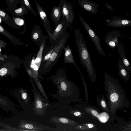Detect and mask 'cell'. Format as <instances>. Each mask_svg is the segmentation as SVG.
Listing matches in <instances>:
<instances>
[{"label": "cell", "instance_id": "obj_15", "mask_svg": "<svg viewBox=\"0 0 131 131\" xmlns=\"http://www.w3.org/2000/svg\"><path fill=\"white\" fill-rule=\"evenodd\" d=\"M48 37V36H46L43 37L41 44L40 46L39 50L35 59V64L37 65L39 68L41 63L43 52L46 45V41Z\"/></svg>", "mask_w": 131, "mask_h": 131}, {"label": "cell", "instance_id": "obj_2", "mask_svg": "<svg viewBox=\"0 0 131 131\" xmlns=\"http://www.w3.org/2000/svg\"><path fill=\"white\" fill-rule=\"evenodd\" d=\"M105 88L107 93L108 110L115 113L118 109L123 108L127 103L124 90L112 77L105 72L104 74Z\"/></svg>", "mask_w": 131, "mask_h": 131}, {"label": "cell", "instance_id": "obj_17", "mask_svg": "<svg viewBox=\"0 0 131 131\" xmlns=\"http://www.w3.org/2000/svg\"><path fill=\"white\" fill-rule=\"evenodd\" d=\"M118 67L119 75L127 82L129 79V73L120 59L118 61Z\"/></svg>", "mask_w": 131, "mask_h": 131}, {"label": "cell", "instance_id": "obj_10", "mask_svg": "<svg viewBox=\"0 0 131 131\" xmlns=\"http://www.w3.org/2000/svg\"><path fill=\"white\" fill-rule=\"evenodd\" d=\"M121 34L120 32L116 30L111 31L106 34L104 41L110 48L114 49L119 44L118 39Z\"/></svg>", "mask_w": 131, "mask_h": 131}, {"label": "cell", "instance_id": "obj_4", "mask_svg": "<svg viewBox=\"0 0 131 131\" xmlns=\"http://www.w3.org/2000/svg\"><path fill=\"white\" fill-rule=\"evenodd\" d=\"M66 32L58 41L49 59L41 64L38 73L44 74L49 73L58 61L62 53L69 37Z\"/></svg>", "mask_w": 131, "mask_h": 131}, {"label": "cell", "instance_id": "obj_16", "mask_svg": "<svg viewBox=\"0 0 131 131\" xmlns=\"http://www.w3.org/2000/svg\"><path fill=\"white\" fill-rule=\"evenodd\" d=\"M63 50H64V63H72L75 66L76 65L74 61L72 52L69 45L65 47Z\"/></svg>", "mask_w": 131, "mask_h": 131}, {"label": "cell", "instance_id": "obj_13", "mask_svg": "<svg viewBox=\"0 0 131 131\" xmlns=\"http://www.w3.org/2000/svg\"><path fill=\"white\" fill-rule=\"evenodd\" d=\"M117 47L119 56L122 59V61L124 65L131 73V64L126 55L123 44L122 43H120Z\"/></svg>", "mask_w": 131, "mask_h": 131}, {"label": "cell", "instance_id": "obj_22", "mask_svg": "<svg viewBox=\"0 0 131 131\" xmlns=\"http://www.w3.org/2000/svg\"><path fill=\"white\" fill-rule=\"evenodd\" d=\"M9 7L11 10L17 8L18 4L19 3V0H5Z\"/></svg>", "mask_w": 131, "mask_h": 131}, {"label": "cell", "instance_id": "obj_7", "mask_svg": "<svg viewBox=\"0 0 131 131\" xmlns=\"http://www.w3.org/2000/svg\"><path fill=\"white\" fill-rule=\"evenodd\" d=\"M61 9L62 17H66L67 26H70L73 19V14L71 3L66 0H60L59 3Z\"/></svg>", "mask_w": 131, "mask_h": 131}, {"label": "cell", "instance_id": "obj_8", "mask_svg": "<svg viewBox=\"0 0 131 131\" xmlns=\"http://www.w3.org/2000/svg\"><path fill=\"white\" fill-rule=\"evenodd\" d=\"M50 122L56 125V126L59 129H67L71 126L77 124L76 122L70 119L63 117L52 116L50 119Z\"/></svg>", "mask_w": 131, "mask_h": 131}, {"label": "cell", "instance_id": "obj_31", "mask_svg": "<svg viewBox=\"0 0 131 131\" xmlns=\"http://www.w3.org/2000/svg\"></svg>", "mask_w": 131, "mask_h": 131}, {"label": "cell", "instance_id": "obj_28", "mask_svg": "<svg viewBox=\"0 0 131 131\" xmlns=\"http://www.w3.org/2000/svg\"><path fill=\"white\" fill-rule=\"evenodd\" d=\"M21 96L22 99L24 100H28V99H29L27 93L25 92L22 93Z\"/></svg>", "mask_w": 131, "mask_h": 131}, {"label": "cell", "instance_id": "obj_12", "mask_svg": "<svg viewBox=\"0 0 131 131\" xmlns=\"http://www.w3.org/2000/svg\"><path fill=\"white\" fill-rule=\"evenodd\" d=\"M31 36L33 41L40 46L43 37L42 31L37 25H35Z\"/></svg>", "mask_w": 131, "mask_h": 131}, {"label": "cell", "instance_id": "obj_1", "mask_svg": "<svg viewBox=\"0 0 131 131\" xmlns=\"http://www.w3.org/2000/svg\"><path fill=\"white\" fill-rule=\"evenodd\" d=\"M64 67L59 69L54 75L46 79L51 81L58 89L56 94L49 95L57 99L61 104L67 105L80 100L78 88L73 82L68 79Z\"/></svg>", "mask_w": 131, "mask_h": 131}, {"label": "cell", "instance_id": "obj_9", "mask_svg": "<svg viewBox=\"0 0 131 131\" xmlns=\"http://www.w3.org/2000/svg\"><path fill=\"white\" fill-rule=\"evenodd\" d=\"M83 24L98 53L102 56H105V54L101 47V42L99 37L86 23L84 22Z\"/></svg>", "mask_w": 131, "mask_h": 131}, {"label": "cell", "instance_id": "obj_30", "mask_svg": "<svg viewBox=\"0 0 131 131\" xmlns=\"http://www.w3.org/2000/svg\"><path fill=\"white\" fill-rule=\"evenodd\" d=\"M0 51H1V49H0Z\"/></svg>", "mask_w": 131, "mask_h": 131}, {"label": "cell", "instance_id": "obj_21", "mask_svg": "<svg viewBox=\"0 0 131 131\" xmlns=\"http://www.w3.org/2000/svg\"><path fill=\"white\" fill-rule=\"evenodd\" d=\"M19 1L21 6H24L26 7L28 10L34 15H37V13L33 10L29 0H19Z\"/></svg>", "mask_w": 131, "mask_h": 131}, {"label": "cell", "instance_id": "obj_29", "mask_svg": "<svg viewBox=\"0 0 131 131\" xmlns=\"http://www.w3.org/2000/svg\"><path fill=\"white\" fill-rule=\"evenodd\" d=\"M84 8L87 10H90L92 8L91 6L88 4H86L84 6Z\"/></svg>", "mask_w": 131, "mask_h": 131}, {"label": "cell", "instance_id": "obj_5", "mask_svg": "<svg viewBox=\"0 0 131 131\" xmlns=\"http://www.w3.org/2000/svg\"><path fill=\"white\" fill-rule=\"evenodd\" d=\"M33 89L32 92L34 95L33 110L36 115L43 116L45 114L46 110L49 104L44 102V98L38 90L33 81L30 80Z\"/></svg>", "mask_w": 131, "mask_h": 131}, {"label": "cell", "instance_id": "obj_24", "mask_svg": "<svg viewBox=\"0 0 131 131\" xmlns=\"http://www.w3.org/2000/svg\"><path fill=\"white\" fill-rule=\"evenodd\" d=\"M100 106L102 108L104 109V110L108 112V107L107 106L106 104L104 99H102L99 101Z\"/></svg>", "mask_w": 131, "mask_h": 131}, {"label": "cell", "instance_id": "obj_6", "mask_svg": "<svg viewBox=\"0 0 131 131\" xmlns=\"http://www.w3.org/2000/svg\"><path fill=\"white\" fill-rule=\"evenodd\" d=\"M67 22L65 17H62L60 23L57 26L52 32L50 42L52 44L57 42L66 32Z\"/></svg>", "mask_w": 131, "mask_h": 131}, {"label": "cell", "instance_id": "obj_14", "mask_svg": "<svg viewBox=\"0 0 131 131\" xmlns=\"http://www.w3.org/2000/svg\"><path fill=\"white\" fill-rule=\"evenodd\" d=\"M61 10L59 5L54 6L50 13V16L52 20L56 26L60 23L61 20Z\"/></svg>", "mask_w": 131, "mask_h": 131}, {"label": "cell", "instance_id": "obj_26", "mask_svg": "<svg viewBox=\"0 0 131 131\" xmlns=\"http://www.w3.org/2000/svg\"><path fill=\"white\" fill-rule=\"evenodd\" d=\"M7 69L5 68H3L0 70V75L1 76L5 75L7 73Z\"/></svg>", "mask_w": 131, "mask_h": 131}, {"label": "cell", "instance_id": "obj_27", "mask_svg": "<svg viewBox=\"0 0 131 131\" xmlns=\"http://www.w3.org/2000/svg\"><path fill=\"white\" fill-rule=\"evenodd\" d=\"M91 113L94 116L98 117L99 116L98 112L96 110H91Z\"/></svg>", "mask_w": 131, "mask_h": 131}, {"label": "cell", "instance_id": "obj_19", "mask_svg": "<svg viewBox=\"0 0 131 131\" xmlns=\"http://www.w3.org/2000/svg\"><path fill=\"white\" fill-rule=\"evenodd\" d=\"M58 42L52 44L49 48H48L46 50H45L46 51H47V52L45 53L46 54L44 56H42V59L41 64L43 63L49 59L50 55L53 51L55 47L57 44Z\"/></svg>", "mask_w": 131, "mask_h": 131}, {"label": "cell", "instance_id": "obj_18", "mask_svg": "<svg viewBox=\"0 0 131 131\" xmlns=\"http://www.w3.org/2000/svg\"><path fill=\"white\" fill-rule=\"evenodd\" d=\"M7 9L14 16L17 17H24V15L26 14L28 12V10L26 7L22 6L18 8L13 10H11L9 8Z\"/></svg>", "mask_w": 131, "mask_h": 131}, {"label": "cell", "instance_id": "obj_25", "mask_svg": "<svg viewBox=\"0 0 131 131\" xmlns=\"http://www.w3.org/2000/svg\"><path fill=\"white\" fill-rule=\"evenodd\" d=\"M70 113L72 115L75 116H79L81 115V113L80 112L75 110L70 111Z\"/></svg>", "mask_w": 131, "mask_h": 131}, {"label": "cell", "instance_id": "obj_3", "mask_svg": "<svg viewBox=\"0 0 131 131\" xmlns=\"http://www.w3.org/2000/svg\"><path fill=\"white\" fill-rule=\"evenodd\" d=\"M74 31L76 44L81 63L86 69L91 79L94 81L96 78V72L82 35L79 29H75Z\"/></svg>", "mask_w": 131, "mask_h": 131}, {"label": "cell", "instance_id": "obj_11", "mask_svg": "<svg viewBox=\"0 0 131 131\" xmlns=\"http://www.w3.org/2000/svg\"><path fill=\"white\" fill-rule=\"evenodd\" d=\"M37 7L38 15L41 19L43 25L48 33V36L50 38L52 36V32L50 23L48 20L47 14L43 8L35 0Z\"/></svg>", "mask_w": 131, "mask_h": 131}, {"label": "cell", "instance_id": "obj_20", "mask_svg": "<svg viewBox=\"0 0 131 131\" xmlns=\"http://www.w3.org/2000/svg\"><path fill=\"white\" fill-rule=\"evenodd\" d=\"M0 17L1 19L4 21L8 24H12L14 23L7 13L3 9L0 8Z\"/></svg>", "mask_w": 131, "mask_h": 131}, {"label": "cell", "instance_id": "obj_23", "mask_svg": "<svg viewBox=\"0 0 131 131\" xmlns=\"http://www.w3.org/2000/svg\"><path fill=\"white\" fill-rule=\"evenodd\" d=\"M12 18L14 22L16 24L19 25H23L25 23L24 17H17L13 15Z\"/></svg>", "mask_w": 131, "mask_h": 131}]
</instances>
